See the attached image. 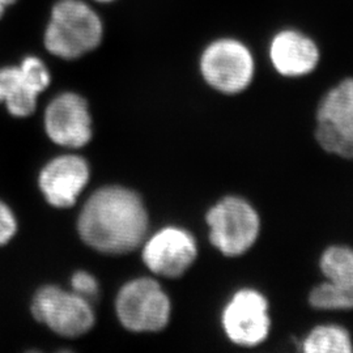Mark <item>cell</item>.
I'll return each instance as SVG.
<instances>
[{
    "mask_svg": "<svg viewBox=\"0 0 353 353\" xmlns=\"http://www.w3.org/2000/svg\"><path fill=\"white\" fill-rule=\"evenodd\" d=\"M148 225V212L139 195L122 186L94 191L77 220L81 240L103 254H126L138 249L145 241Z\"/></svg>",
    "mask_w": 353,
    "mask_h": 353,
    "instance_id": "6da1fadb",
    "label": "cell"
},
{
    "mask_svg": "<svg viewBox=\"0 0 353 353\" xmlns=\"http://www.w3.org/2000/svg\"><path fill=\"white\" fill-rule=\"evenodd\" d=\"M103 32L101 16L88 0H58L51 7L43 45L51 55L74 61L96 50Z\"/></svg>",
    "mask_w": 353,
    "mask_h": 353,
    "instance_id": "7a4b0ae2",
    "label": "cell"
},
{
    "mask_svg": "<svg viewBox=\"0 0 353 353\" xmlns=\"http://www.w3.org/2000/svg\"><path fill=\"white\" fill-rule=\"evenodd\" d=\"M199 72L210 88L233 96L252 85L256 62L246 41L236 36H219L201 51Z\"/></svg>",
    "mask_w": 353,
    "mask_h": 353,
    "instance_id": "3957f363",
    "label": "cell"
},
{
    "mask_svg": "<svg viewBox=\"0 0 353 353\" xmlns=\"http://www.w3.org/2000/svg\"><path fill=\"white\" fill-rule=\"evenodd\" d=\"M208 239L216 250L236 258L249 252L261 233V217L245 198L229 195L205 214Z\"/></svg>",
    "mask_w": 353,
    "mask_h": 353,
    "instance_id": "277c9868",
    "label": "cell"
},
{
    "mask_svg": "<svg viewBox=\"0 0 353 353\" xmlns=\"http://www.w3.org/2000/svg\"><path fill=\"white\" fill-rule=\"evenodd\" d=\"M115 313L122 326L130 331L157 332L168 326L172 303L154 279H135L118 292Z\"/></svg>",
    "mask_w": 353,
    "mask_h": 353,
    "instance_id": "5b68a950",
    "label": "cell"
},
{
    "mask_svg": "<svg viewBox=\"0 0 353 353\" xmlns=\"http://www.w3.org/2000/svg\"><path fill=\"white\" fill-rule=\"evenodd\" d=\"M316 141L323 151L353 160V77L341 79L318 103Z\"/></svg>",
    "mask_w": 353,
    "mask_h": 353,
    "instance_id": "8992f818",
    "label": "cell"
},
{
    "mask_svg": "<svg viewBox=\"0 0 353 353\" xmlns=\"http://www.w3.org/2000/svg\"><path fill=\"white\" fill-rule=\"evenodd\" d=\"M32 313L38 322L65 338L87 334L96 322L90 301L57 285L38 290L32 303Z\"/></svg>",
    "mask_w": 353,
    "mask_h": 353,
    "instance_id": "52a82bcc",
    "label": "cell"
},
{
    "mask_svg": "<svg viewBox=\"0 0 353 353\" xmlns=\"http://www.w3.org/2000/svg\"><path fill=\"white\" fill-rule=\"evenodd\" d=\"M221 326L236 345L252 348L262 344L271 330L270 303L254 288L236 290L221 312Z\"/></svg>",
    "mask_w": 353,
    "mask_h": 353,
    "instance_id": "ba28073f",
    "label": "cell"
},
{
    "mask_svg": "<svg viewBox=\"0 0 353 353\" xmlns=\"http://www.w3.org/2000/svg\"><path fill=\"white\" fill-rule=\"evenodd\" d=\"M319 268L325 281L309 294V303L316 310H353V249L332 245L322 252Z\"/></svg>",
    "mask_w": 353,
    "mask_h": 353,
    "instance_id": "9c48e42d",
    "label": "cell"
},
{
    "mask_svg": "<svg viewBox=\"0 0 353 353\" xmlns=\"http://www.w3.org/2000/svg\"><path fill=\"white\" fill-rule=\"evenodd\" d=\"M143 262L161 278L182 276L198 256V245L189 230L166 227L143 242Z\"/></svg>",
    "mask_w": 353,
    "mask_h": 353,
    "instance_id": "30bf717a",
    "label": "cell"
},
{
    "mask_svg": "<svg viewBox=\"0 0 353 353\" xmlns=\"http://www.w3.org/2000/svg\"><path fill=\"white\" fill-rule=\"evenodd\" d=\"M268 59L279 75L300 79L313 74L321 63L316 38L299 26H283L268 41Z\"/></svg>",
    "mask_w": 353,
    "mask_h": 353,
    "instance_id": "8fae6325",
    "label": "cell"
},
{
    "mask_svg": "<svg viewBox=\"0 0 353 353\" xmlns=\"http://www.w3.org/2000/svg\"><path fill=\"white\" fill-rule=\"evenodd\" d=\"M43 123L48 137L62 147L81 148L92 139L88 103L74 92H64L49 103Z\"/></svg>",
    "mask_w": 353,
    "mask_h": 353,
    "instance_id": "7c38bea8",
    "label": "cell"
},
{
    "mask_svg": "<svg viewBox=\"0 0 353 353\" xmlns=\"http://www.w3.org/2000/svg\"><path fill=\"white\" fill-rule=\"evenodd\" d=\"M89 165L83 157L63 154L52 159L39 173V189L45 199L57 208H68L89 182Z\"/></svg>",
    "mask_w": 353,
    "mask_h": 353,
    "instance_id": "4fadbf2b",
    "label": "cell"
},
{
    "mask_svg": "<svg viewBox=\"0 0 353 353\" xmlns=\"http://www.w3.org/2000/svg\"><path fill=\"white\" fill-rule=\"evenodd\" d=\"M39 96L20 65L0 68V102L13 117L26 118L36 110Z\"/></svg>",
    "mask_w": 353,
    "mask_h": 353,
    "instance_id": "5bb4252c",
    "label": "cell"
},
{
    "mask_svg": "<svg viewBox=\"0 0 353 353\" xmlns=\"http://www.w3.org/2000/svg\"><path fill=\"white\" fill-rule=\"evenodd\" d=\"M306 353H350L353 351L351 334L339 325H319L303 341Z\"/></svg>",
    "mask_w": 353,
    "mask_h": 353,
    "instance_id": "9a60e30c",
    "label": "cell"
},
{
    "mask_svg": "<svg viewBox=\"0 0 353 353\" xmlns=\"http://www.w3.org/2000/svg\"><path fill=\"white\" fill-rule=\"evenodd\" d=\"M19 65L21 67L28 80L30 81V84L36 88L39 94L42 92H45L50 85V71L41 58L34 57V55H28Z\"/></svg>",
    "mask_w": 353,
    "mask_h": 353,
    "instance_id": "2e32d148",
    "label": "cell"
},
{
    "mask_svg": "<svg viewBox=\"0 0 353 353\" xmlns=\"http://www.w3.org/2000/svg\"><path fill=\"white\" fill-rule=\"evenodd\" d=\"M71 288L76 294H79L80 297L88 300L90 303L99 296V292H100L97 280L87 271H77L72 275Z\"/></svg>",
    "mask_w": 353,
    "mask_h": 353,
    "instance_id": "e0dca14e",
    "label": "cell"
},
{
    "mask_svg": "<svg viewBox=\"0 0 353 353\" xmlns=\"http://www.w3.org/2000/svg\"><path fill=\"white\" fill-rule=\"evenodd\" d=\"M16 230L17 221L12 210L3 201H0V246L12 240Z\"/></svg>",
    "mask_w": 353,
    "mask_h": 353,
    "instance_id": "ac0fdd59",
    "label": "cell"
},
{
    "mask_svg": "<svg viewBox=\"0 0 353 353\" xmlns=\"http://www.w3.org/2000/svg\"><path fill=\"white\" fill-rule=\"evenodd\" d=\"M17 0H0V19L6 14L7 10L12 7Z\"/></svg>",
    "mask_w": 353,
    "mask_h": 353,
    "instance_id": "d6986e66",
    "label": "cell"
},
{
    "mask_svg": "<svg viewBox=\"0 0 353 353\" xmlns=\"http://www.w3.org/2000/svg\"><path fill=\"white\" fill-rule=\"evenodd\" d=\"M92 1H96V3H103V4H106V3H113L115 0H92Z\"/></svg>",
    "mask_w": 353,
    "mask_h": 353,
    "instance_id": "ffe728a7",
    "label": "cell"
}]
</instances>
